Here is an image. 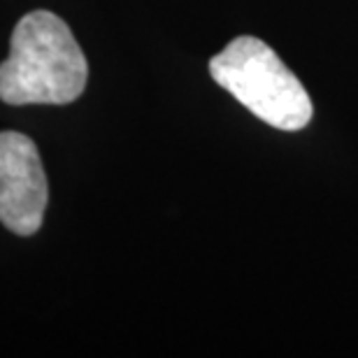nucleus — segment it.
<instances>
[{"mask_svg": "<svg viewBox=\"0 0 358 358\" xmlns=\"http://www.w3.org/2000/svg\"><path fill=\"white\" fill-rule=\"evenodd\" d=\"M49 200L47 175L35 142L24 133H0V221L17 235L40 231Z\"/></svg>", "mask_w": 358, "mask_h": 358, "instance_id": "7ed1b4c3", "label": "nucleus"}, {"mask_svg": "<svg viewBox=\"0 0 358 358\" xmlns=\"http://www.w3.org/2000/svg\"><path fill=\"white\" fill-rule=\"evenodd\" d=\"M210 73L219 87L268 126L300 131L310 124V96L266 42L247 35L233 40L210 61Z\"/></svg>", "mask_w": 358, "mask_h": 358, "instance_id": "f03ea898", "label": "nucleus"}, {"mask_svg": "<svg viewBox=\"0 0 358 358\" xmlns=\"http://www.w3.org/2000/svg\"><path fill=\"white\" fill-rule=\"evenodd\" d=\"M89 63L70 26L47 10L14 26L10 56L0 63V100L7 105H68L87 89Z\"/></svg>", "mask_w": 358, "mask_h": 358, "instance_id": "f257e3e1", "label": "nucleus"}]
</instances>
